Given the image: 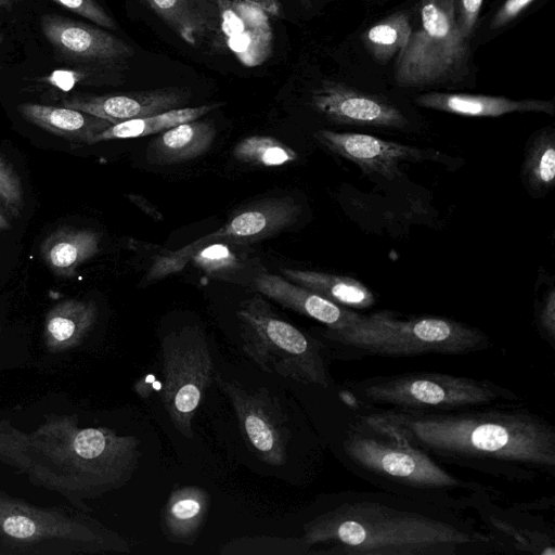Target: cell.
Here are the masks:
<instances>
[{"label": "cell", "instance_id": "41", "mask_svg": "<svg viewBox=\"0 0 555 555\" xmlns=\"http://www.w3.org/2000/svg\"><path fill=\"white\" fill-rule=\"evenodd\" d=\"M1 41H2V35L0 34V43H1Z\"/></svg>", "mask_w": 555, "mask_h": 555}, {"label": "cell", "instance_id": "28", "mask_svg": "<svg viewBox=\"0 0 555 555\" xmlns=\"http://www.w3.org/2000/svg\"><path fill=\"white\" fill-rule=\"evenodd\" d=\"M526 184L535 192L548 191L555 180V134L552 128L540 130L528 144L522 165Z\"/></svg>", "mask_w": 555, "mask_h": 555}, {"label": "cell", "instance_id": "25", "mask_svg": "<svg viewBox=\"0 0 555 555\" xmlns=\"http://www.w3.org/2000/svg\"><path fill=\"white\" fill-rule=\"evenodd\" d=\"M221 105L223 104L211 103L196 107H179L147 117L120 121L96 134L91 140L90 144L117 139H134L159 133L182 122L196 120Z\"/></svg>", "mask_w": 555, "mask_h": 555}, {"label": "cell", "instance_id": "15", "mask_svg": "<svg viewBox=\"0 0 555 555\" xmlns=\"http://www.w3.org/2000/svg\"><path fill=\"white\" fill-rule=\"evenodd\" d=\"M40 25L51 46L60 54L70 59L108 61L131 54L126 42L89 24L56 14H44Z\"/></svg>", "mask_w": 555, "mask_h": 555}, {"label": "cell", "instance_id": "23", "mask_svg": "<svg viewBox=\"0 0 555 555\" xmlns=\"http://www.w3.org/2000/svg\"><path fill=\"white\" fill-rule=\"evenodd\" d=\"M291 282L306 287L330 301L348 309H366L375 304V296L360 281L325 272L281 269Z\"/></svg>", "mask_w": 555, "mask_h": 555}, {"label": "cell", "instance_id": "5", "mask_svg": "<svg viewBox=\"0 0 555 555\" xmlns=\"http://www.w3.org/2000/svg\"><path fill=\"white\" fill-rule=\"evenodd\" d=\"M351 409L446 412L518 403L513 390L490 379L439 372H409L350 380L337 390Z\"/></svg>", "mask_w": 555, "mask_h": 555}, {"label": "cell", "instance_id": "27", "mask_svg": "<svg viewBox=\"0 0 555 555\" xmlns=\"http://www.w3.org/2000/svg\"><path fill=\"white\" fill-rule=\"evenodd\" d=\"M411 30V9L397 11L372 25L364 34V46L373 57L386 63L397 57Z\"/></svg>", "mask_w": 555, "mask_h": 555}, {"label": "cell", "instance_id": "22", "mask_svg": "<svg viewBox=\"0 0 555 555\" xmlns=\"http://www.w3.org/2000/svg\"><path fill=\"white\" fill-rule=\"evenodd\" d=\"M17 109L30 124L76 143L90 144L96 134L113 125L106 119L65 106L23 103Z\"/></svg>", "mask_w": 555, "mask_h": 555}, {"label": "cell", "instance_id": "9", "mask_svg": "<svg viewBox=\"0 0 555 555\" xmlns=\"http://www.w3.org/2000/svg\"><path fill=\"white\" fill-rule=\"evenodd\" d=\"M300 214L301 206L291 196L269 197L248 204L234 211L220 229L182 248L155 256L143 282L154 283L182 271L194 253L208 244L243 245L271 237L293 225Z\"/></svg>", "mask_w": 555, "mask_h": 555}, {"label": "cell", "instance_id": "19", "mask_svg": "<svg viewBox=\"0 0 555 555\" xmlns=\"http://www.w3.org/2000/svg\"><path fill=\"white\" fill-rule=\"evenodd\" d=\"M217 134L214 122L191 120L163 131L146 149V160L152 165L184 163L205 154Z\"/></svg>", "mask_w": 555, "mask_h": 555}, {"label": "cell", "instance_id": "16", "mask_svg": "<svg viewBox=\"0 0 555 555\" xmlns=\"http://www.w3.org/2000/svg\"><path fill=\"white\" fill-rule=\"evenodd\" d=\"M186 91L165 88L114 95L75 94L63 106L106 119L113 125L179 108L189 99Z\"/></svg>", "mask_w": 555, "mask_h": 555}, {"label": "cell", "instance_id": "11", "mask_svg": "<svg viewBox=\"0 0 555 555\" xmlns=\"http://www.w3.org/2000/svg\"><path fill=\"white\" fill-rule=\"evenodd\" d=\"M491 499L474 512L490 538L494 552L504 554L555 555L554 527L538 513L554 504L553 496L503 506Z\"/></svg>", "mask_w": 555, "mask_h": 555}, {"label": "cell", "instance_id": "30", "mask_svg": "<svg viewBox=\"0 0 555 555\" xmlns=\"http://www.w3.org/2000/svg\"><path fill=\"white\" fill-rule=\"evenodd\" d=\"M235 245L223 242L208 244L195 251L190 262L211 278L229 280L244 266Z\"/></svg>", "mask_w": 555, "mask_h": 555}, {"label": "cell", "instance_id": "29", "mask_svg": "<svg viewBox=\"0 0 555 555\" xmlns=\"http://www.w3.org/2000/svg\"><path fill=\"white\" fill-rule=\"evenodd\" d=\"M236 160L259 167H280L297 159L296 152L282 141L269 135H249L233 149Z\"/></svg>", "mask_w": 555, "mask_h": 555}, {"label": "cell", "instance_id": "31", "mask_svg": "<svg viewBox=\"0 0 555 555\" xmlns=\"http://www.w3.org/2000/svg\"><path fill=\"white\" fill-rule=\"evenodd\" d=\"M0 203L8 214L18 217L24 207L23 186L13 166L0 154Z\"/></svg>", "mask_w": 555, "mask_h": 555}, {"label": "cell", "instance_id": "24", "mask_svg": "<svg viewBox=\"0 0 555 555\" xmlns=\"http://www.w3.org/2000/svg\"><path fill=\"white\" fill-rule=\"evenodd\" d=\"M98 317L91 300L66 299L52 307L46 318L44 337L52 349L77 345L93 327Z\"/></svg>", "mask_w": 555, "mask_h": 555}, {"label": "cell", "instance_id": "37", "mask_svg": "<svg viewBox=\"0 0 555 555\" xmlns=\"http://www.w3.org/2000/svg\"><path fill=\"white\" fill-rule=\"evenodd\" d=\"M127 197L153 219L157 221L163 219L160 212L145 197L137 194H128Z\"/></svg>", "mask_w": 555, "mask_h": 555}, {"label": "cell", "instance_id": "40", "mask_svg": "<svg viewBox=\"0 0 555 555\" xmlns=\"http://www.w3.org/2000/svg\"><path fill=\"white\" fill-rule=\"evenodd\" d=\"M14 0H0V10L10 8Z\"/></svg>", "mask_w": 555, "mask_h": 555}, {"label": "cell", "instance_id": "26", "mask_svg": "<svg viewBox=\"0 0 555 555\" xmlns=\"http://www.w3.org/2000/svg\"><path fill=\"white\" fill-rule=\"evenodd\" d=\"M185 42L196 46L210 23L196 0H144Z\"/></svg>", "mask_w": 555, "mask_h": 555}, {"label": "cell", "instance_id": "17", "mask_svg": "<svg viewBox=\"0 0 555 555\" xmlns=\"http://www.w3.org/2000/svg\"><path fill=\"white\" fill-rule=\"evenodd\" d=\"M254 283L256 289L267 298L322 323L330 331L341 330L359 317L352 309L338 306L276 274L260 273Z\"/></svg>", "mask_w": 555, "mask_h": 555}, {"label": "cell", "instance_id": "14", "mask_svg": "<svg viewBox=\"0 0 555 555\" xmlns=\"http://www.w3.org/2000/svg\"><path fill=\"white\" fill-rule=\"evenodd\" d=\"M221 31L236 59L248 67L263 64L273 50L267 12L253 0H217Z\"/></svg>", "mask_w": 555, "mask_h": 555}, {"label": "cell", "instance_id": "4", "mask_svg": "<svg viewBox=\"0 0 555 555\" xmlns=\"http://www.w3.org/2000/svg\"><path fill=\"white\" fill-rule=\"evenodd\" d=\"M322 337L325 349H333L334 357L343 360L465 356L491 346L486 333L463 322L433 315L400 319L389 310L359 313L351 324L341 330L325 328Z\"/></svg>", "mask_w": 555, "mask_h": 555}, {"label": "cell", "instance_id": "2", "mask_svg": "<svg viewBox=\"0 0 555 555\" xmlns=\"http://www.w3.org/2000/svg\"><path fill=\"white\" fill-rule=\"evenodd\" d=\"M302 524L306 555H472L495 553L472 518L385 491L330 495Z\"/></svg>", "mask_w": 555, "mask_h": 555}, {"label": "cell", "instance_id": "13", "mask_svg": "<svg viewBox=\"0 0 555 555\" xmlns=\"http://www.w3.org/2000/svg\"><path fill=\"white\" fill-rule=\"evenodd\" d=\"M314 138L332 153L356 164L366 173L386 179L401 175V165L420 162L425 151L374 135L353 132L319 130Z\"/></svg>", "mask_w": 555, "mask_h": 555}, {"label": "cell", "instance_id": "21", "mask_svg": "<svg viewBox=\"0 0 555 555\" xmlns=\"http://www.w3.org/2000/svg\"><path fill=\"white\" fill-rule=\"evenodd\" d=\"M210 504L208 492L198 486L171 491L162 513V529L175 543L193 545L203 527Z\"/></svg>", "mask_w": 555, "mask_h": 555}, {"label": "cell", "instance_id": "1", "mask_svg": "<svg viewBox=\"0 0 555 555\" xmlns=\"http://www.w3.org/2000/svg\"><path fill=\"white\" fill-rule=\"evenodd\" d=\"M354 410L441 464L518 483L555 477V426L522 402L446 412Z\"/></svg>", "mask_w": 555, "mask_h": 555}, {"label": "cell", "instance_id": "3", "mask_svg": "<svg viewBox=\"0 0 555 555\" xmlns=\"http://www.w3.org/2000/svg\"><path fill=\"white\" fill-rule=\"evenodd\" d=\"M337 457L354 476L382 491L457 513L501 498L496 489L463 479L393 431L347 408L335 441Z\"/></svg>", "mask_w": 555, "mask_h": 555}, {"label": "cell", "instance_id": "38", "mask_svg": "<svg viewBox=\"0 0 555 555\" xmlns=\"http://www.w3.org/2000/svg\"><path fill=\"white\" fill-rule=\"evenodd\" d=\"M259 4L267 13L278 15L280 13L279 0H253Z\"/></svg>", "mask_w": 555, "mask_h": 555}, {"label": "cell", "instance_id": "12", "mask_svg": "<svg viewBox=\"0 0 555 555\" xmlns=\"http://www.w3.org/2000/svg\"><path fill=\"white\" fill-rule=\"evenodd\" d=\"M315 111L341 125L404 128L405 115L393 104L345 85L326 81L311 94Z\"/></svg>", "mask_w": 555, "mask_h": 555}, {"label": "cell", "instance_id": "7", "mask_svg": "<svg viewBox=\"0 0 555 555\" xmlns=\"http://www.w3.org/2000/svg\"><path fill=\"white\" fill-rule=\"evenodd\" d=\"M469 47L457 27L455 0H420L411 9V30L396 57L395 79L405 88L459 83L470 74Z\"/></svg>", "mask_w": 555, "mask_h": 555}, {"label": "cell", "instance_id": "20", "mask_svg": "<svg viewBox=\"0 0 555 555\" xmlns=\"http://www.w3.org/2000/svg\"><path fill=\"white\" fill-rule=\"evenodd\" d=\"M101 233L93 229L63 227L40 246L46 266L57 276L74 278L77 270L100 250Z\"/></svg>", "mask_w": 555, "mask_h": 555}, {"label": "cell", "instance_id": "33", "mask_svg": "<svg viewBox=\"0 0 555 555\" xmlns=\"http://www.w3.org/2000/svg\"><path fill=\"white\" fill-rule=\"evenodd\" d=\"M61 7L87 17L99 26L114 29L116 28L113 18L95 0H51Z\"/></svg>", "mask_w": 555, "mask_h": 555}, {"label": "cell", "instance_id": "39", "mask_svg": "<svg viewBox=\"0 0 555 555\" xmlns=\"http://www.w3.org/2000/svg\"><path fill=\"white\" fill-rule=\"evenodd\" d=\"M5 212H7L5 209L3 208V206L0 203V230L1 231H5L11 228L10 220L8 219Z\"/></svg>", "mask_w": 555, "mask_h": 555}, {"label": "cell", "instance_id": "36", "mask_svg": "<svg viewBox=\"0 0 555 555\" xmlns=\"http://www.w3.org/2000/svg\"><path fill=\"white\" fill-rule=\"evenodd\" d=\"M156 382V377L153 374L142 376L134 383L133 391L139 395L140 398L147 399L152 395Z\"/></svg>", "mask_w": 555, "mask_h": 555}, {"label": "cell", "instance_id": "34", "mask_svg": "<svg viewBox=\"0 0 555 555\" xmlns=\"http://www.w3.org/2000/svg\"><path fill=\"white\" fill-rule=\"evenodd\" d=\"M535 321L540 335L555 346V291L551 288L535 310Z\"/></svg>", "mask_w": 555, "mask_h": 555}, {"label": "cell", "instance_id": "10", "mask_svg": "<svg viewBox=\"0 0 555 555\" xmlns=\"http://www.w3.org/2000/svg\"><path fill=\"white\" fill-rule=\"evenodd\" d=\"M214 382L231 402L241 431L255 455L268 465L283 466L287 461L291 430L278 398L264 387L246 389L218 373L214 374Z\"/></svg>", "mask_w": 555, "mask_h": 555}, {"label": "cell", "instance_id": "8", "mask_svg": "<svg viewBox=\"0 0 555 555\" xmlns=\"http://www.w3.org/2000/svg\"><path fill=\"white\" fill-rule=\"evenodd\" d=\"M162 351L163 404L173 427L193 439L192 422L215 374L206 334L198 325L171 331L162 341Z\"/></svg>", "mask_w": 555, "mask_h": 555}, {"label": "cell", "instance_id": "6", "mask_svg": "<svg viewBox=\"0 0 555 555\" xmlns=\"http://www.w3.org/2000/svg\"><path fill=\"white\" fill-rule=\"evenodd\" d=\"M236 315L242 349L260 370L302 385L331 388L322 340L280 318L259 294L244 300Z\"/></svg>", "mask_w": 555, "mask_h": 555}, {"label": "cell", "instance_id": "35", "mask_svg": "<svg viewBox=\"0 0 555 555\" xmlns=\"http://www.w3.org/2000/svg\"><path fill=\"white\" fill-rule=\"evenodd\" d=\"M537 0H504L493 14L489 29L496 31L516 21Z\"/></svg>", "mask_w": 555, "mask_h": 555}, {"label": "cell", "instance_id": "32", "mask_svg": "<svg viewBox=\"0 0 555 555\" xmlns=\"http://www.w3.org/2000/svg\"><path fill=\"white\" fill-rule=\"evenodd\" d=\"M485 0H455L456 23L462 38L470 44Z\"/></svg>", "mask_w": 555, "mask_h": 555}, {"label": "cell", "instance_id": "18", "mask_svg": "<svg viewBox=\"0 0 555 555\" xmlns=\"http://www.w3.org/2000/svg\"><path fill=\"white\" fill-rule=\"evenodd\" d=\"M418 106L466 117H499L509 113L555 114L554 103L547 100H512L505 96L426 92L415 98Z\"/></svg>", "mask_w": 555, "mask_h": 555}]
</instances>
